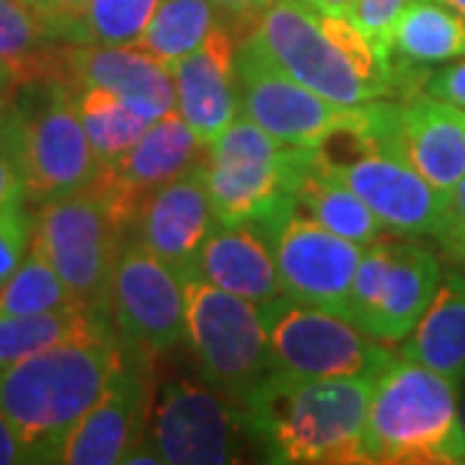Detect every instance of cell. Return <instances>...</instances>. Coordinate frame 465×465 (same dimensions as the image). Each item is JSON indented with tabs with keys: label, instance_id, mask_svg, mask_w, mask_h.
I'll use <instances>...</instances> for the list:
<instances>
[{
	"label": "cell",
	"instance_id": "obj_1",
	"mask_svg": "<svg viewBox=\"0 0 465 465\" xmlns=\"http://www.w3.org/2000/svg\"><path fill=\"white\" fill-rule=\"evenodd\" d=\"M372 381L269 372L238 401L251 442L269 463L367 465Z\"/></svg>",
	"mask_w": 465,
	"mask_h": 465
},
{
	"label": "cell",
	"instance_id": "obj_2",
	"mask_svg": "<svg viewBox=\"0 0 465 465\" xmlns=\"http://www.w3.org/2000/svg\"><path fill=\"white\" fill-rule=\"evenodd\" d=\"M122 360L124 341L109 329L0 370V411L21 437L29 463H57L67 432L96 403Z\"/></svg>",
	"mask_w": 465,
	"mask_h": 465
},
{
	"label": "cell",
	"instance_id": "obj_3",
	"mask_svg": "<svg viewBox=\"0 0 465 465\" xmlns=\"http://www.w3.org/2000/svg\"><path fill=\"white\" fill-rule=\"evenodd\" d=\"M251 32L290 78L333 104L357 106L406 96L365 34L347 16L326 14L311 0H277Z\"/></svg>",
	"mask_w": 465,
	"mask_h": 465
},
{
	"label": "cell",
	"instance_id": "obj_4",
	"mask_svg": "<svg viewBox=\"0 0 465 465\" xmlns=\"http://www.w3.org/2000/svg\"><path fill=\"white\" fill-rule=\"evenodd\" d=\"M321 158L362 197L396 238H434L448 192H440L401 153L396 99L367 101L354 119L321 143Z\"/></svg>",
	"mask_w": 465,
	"mask_h": 465
},
{
	"label": "cell",
	"instance_id": "obj_5",
	"mask_svg": "<svg viewBox=\"0 0 465 465\" xmlns=\"http://www.w3.org/2000/svg\"><path fill=\"white\" fill-rule=\"evenodd\" d=\"M365 455L372 465H465L460 382L396 354L372 381Z\"/></svg>",
	"mask_w": 465,
	"mask_h": 465
},
{
	"label": "cell",
	"instance_id": "obj_6",
	"mask_svg": "<svg viewBox=\"0 0 465 465\" xmlns=\"http://www.w3.org/2000/svg\"><path fill=\"white\" fill-rule=\"evenodd\" d=\"M311 150L284 145L238 112L204 158L217 223L269 225L295 210V182Z\"/></svg>",
	"mask_w": 465,
	"mask_h": 465
},
{
	"label": "cell",
	"instance_id": "obj_7",
	"mask_svg": "<svg viewBox=\"0 0 465 465\" xmlns=\"http://www.w3.org/2000/svg\"><path fill=\"white\" fill-rule=\"evenodd\" d=\"M32 215V249L50 262L81 305L104 313L130 228L94 183L63 200L36 204Z\"/></svg>",
	"mask_w": 465,
	"mask_h": 465
},
{
	"label": "cell",
	"instance_id": "obj_8",
	"mask_svg": "<svg viewBox=\"0 0 465 465\" xmlns=\"http://www.w3.org/2000/svg\"><path fill=\"white\" fill-rule=\"evenodd\" d=\"M272 370L292 378L375 381L396 354L349 318L280 295L259 305Z\"/></svg>",
	"mask_w": 465,
	"mask_h": 465
},
{
	"label": "cell",
	"instance_id": "obj_9",
	"mask_svg": "<svg viewBox=\"0 0 465 465\" xmlns=\"http://www.w3.org/2000/svg\"><path fill=\"white\" fill-rule=\"evenodd\" d=\"M186 344L210 385L235 403L272 372L259 305L220 290L197 274H183Z\"/></svg>",
	"mask_w": 465,
	"mask_h": 465
},
{
	"label": "cell",
	"instance_id": "obj_10",
	"mask_svg": "<svg viewBox=\"0 0 465 465\" xmlns=\"http://www.w3.org/2000/svg\"><path fill=\"white\" fill-rule=\"evenodd\" d=\"M442 272L440 256L416 238H381L362 251L347 318L375 341L399 344L430 308Z\"/></svg>",
	"mask_w": 465,
	"mask_h": 465
},
{
	"label": "cell",
	"instance_id": "obj_11",
	"mask_svg": "<svg viewBox=\"0 0 465 465\" xmlns=\"http://www.w3.org/2000/svg\"><path fill=\"white\" fill-rule=\"evenodd\" d=\"M47 101L39 109L14 114V143L26 183V200L45 204L84 192L99 176V161L85 134L70 88L47 84Z\"/></svg>",
	"mask_w": 465,
	"mask_h": 465
},
{
	"label": "cell",
	"instance_id": "obj_12",
	"mask_svg": "<svg viewBox=\"0 0 465 465\" xmlns=\"http://www.w3.org/2000/svg\"><path fill=\"white\" fill-rule=\"evenodd\" d=\"M238 112L274 140L292 148H321V143L349 124L357 106H341L318 96L277 65L249 32L235 50Z\"/></svg>",
	"mask_w": 465,
	"mask_h": 465
},
{
	"label": "cell",
	"instance_id": "obj_13",
	"mask_svg": "<svg viewBox=\"0 0 465 465\" xmlns=\"http://www.w3.org/2000/svg\"><path fill=\"white\" fill-rule=\"evenodd\" d=\"M150 437L163 463L223 465L243 460L246 416L207 381L179 378L153 401Z\"/></svg>",
	"mask_w": 465,
	"mask_h": 465
},
{
	"label": "cell",
	"instance_id": "obj_14",
	"mask_svg": "<svg viewBox=\"0 0 465 465\" xmlns=\"http://www.w3.org/2000/svg\"><path fill=\"white\" fill-rule=\"evenodd\" d=\"M104 313L134 349L163 354L186 341L183 277L140 241L127 238L114 266Z\"/></svg>",
	"mask_w": 465,
	"mask_h": 465
},
{
	"label": "cell",
	"instance_id": "obj_15",
	"mask_svg": "<svg viewBox=\"0 0 465 465\" xmlns=\"http://www.w3.org/2000/svg\"><path fill=\"white\" fill-rule=\"evenodd\" d=\"M256 228L264 232L272 246L282 295L321 311L349 316L351 282L365 246L336 235L298 210H290L280 220Z\"/></svg>",
	"mask_w": 465,
	"mask_h": 465
},
{
	"label": "cell",
	"instance_id": "obj_16",
	"mask_svg": "<svg viewBox=\"0 0 465 465\" xmlns=\"http://www.w3.org/2000/svg\"><path fill=\"white\" fill-rule=\"evenodd\" d=\"M153 357L124 344V360L104 393L67 432L57 463L114 465L150 432L153 411Z\"/></svg>",
	"mask_w": 465,
	"mask_h": 465
},
{
	"label": "cell",
	"instance_id": "obj_17",
	"mask_svg": "<svg viewBox=\"0 0 465 465\" xmlns=\"http://www.w3.org/2000/svg\"><path fill=\"white\" fill-rule=\"evenodd\" d=\"M207 158L202 143L183 116L173 109L155 119L143 137L114 166L101 168L94 186L106 197L119 220L133 231L143 204L168 182L197 168Z\"/></svg>",
	"mask_w": 465,
	"mask_h": 465
},
{
	"label": "cell",
	"instance_id": "obj_18",
	"mask_svg": "<svg viewBox=\"0 0 465 465\" xmlns=\"http://www.w3.org/2000/svg\"><path fill=\"white\" fill-rule=\"evenodd\" d=\"M57 84L67 85L70 91L85 85L109 88L148 122L176 109L171 70L134 45H63V70Z\"/></svg>",
	"mask_w": 465,
	"mask_h": 465
},
{
	"label": "cell",
	"instance_id": "obj_19",
	"mask_svg": "<svg viewBox=\"0 0 465 465\" xmlns=\"http://www.w3.org/2000/svg\"><path fill=\"white\" fill-rule=\"evenodd\" d=\"M238 32L223 21L204 45L168 67L176 88V112L204 145H213L238 114L235 84Z\"/></svg>",
	"mask_w": 465,
	"mask_h": 465
},
{
	"label": "cell",
	"instance_id": "obj_20",
	"mask_svg": "<svg viewBox=\"0 0 465 465\" xmlns=\"http://www.w3.org/2000/svg\"><path fill=\"white\" fill-rule=\"evenodd\" d=\"M215 225L217 217L202 163L161 186L143 204L134 217L133 238L183 277Z\"/></svg>",
	"mask_w": 465,
	"mask_h": 465
},
{
	"label": "cell",
	"instance_id": "obj_21",
	"mask_svg": "<svg viewBox=\"0 0 465 465\" xmlns=\"http://www.w3.org/2000/svg\"><path fill=\"white\" fill-rule=\"evenodd\" d=\"M396 140L406 161L450 192L465 179V109L432 99L421 88L396 99Z\"/></svg>",
	"mask_w": 465,
	"mask_h": 465
},
{
	"label": "cell",
	"instance_id": "obj_22",
	"mask_svg": "<svg viewBox=\"0 0 465 465\" xmlns=\"http://www.w3.org/2000/svg\"><path fill=\"white\" fill-rule=\"evenodd\" d=\"M186 274H197L220 290H228L256 305L282 295L272 246L264 232L251 223H217Z\"/></svg>",
	"mask_w": 465,
	"mask_h": 465
},
{
	"label": "cell",
	"instance_id": "obj_23",
	"mask_svg": "<svg viewBox=\"0 0 465 465\" xmlns=\"http://www.w3.org/2000/svg\"><path fill=\"white\" fill-rule=\"evenodd\" d=\"M465 57V16L437 0H409L391 32V60L403 85L414 88L416 67H434Z\"/></svg>",
	"mask_w": 465,
	"mask_h": 465
},
{
	"label": "cell",
	"instance_id": "obj_24",
	"mask_svg": "<svg viewBox=\"0 0 465 465\" xmlns=\"http://www.w3.org/2000/svg\"><path fill=\"white\" fill-rule=\"evenodd\" d=\"M399 357L430 367L450 381H465V272H442L430 308L414 331L399 341Z\"/></svg>",
	"mask_w": 465,
	"mask_h": 465
},
{
	"label": "cell",
	"instance_id": "obj_25",
	"mask_svg": "<svg viewBox=\"0 0 465 465\" xmlns=\"http://www.w3.org/2000/svg\"><path fill=\"white\" fill-rule=\"evenodd\" d=\"M295 210L360 246H370L388 235L375 213L321 158L318 148L311 150V155L300 168L295 182Z\"/></svg>",
	"mask_w": 465,
	"mask_h": 465
},
{
	"label": "cell",
	"instance_id": "obj_26",
	"mask_svg": "<svg viewBox=\"0 0 465 465\" xmlns=\"http://www.w3.org/2000/svg\"><path fill=\"white\" fill-rule=\"evenodd\" d=\"M63 45L52 39L42 14L18 0H0V75L21 85L60 81Z\"/></svg>",
	"mask_w": 465,
	"mask_h": 465
},
{
	"label": "cell",
	"instance_id": "obj_27",
	"mask_svg": "<svg viewBox=\"0 0 465 465\" xmlns=\"http://www.w3.org/2000/svg\"><path fill=\"white\" fill-rule=\"evenodd\" d=\"M109 329L112 326L101 318V311H91L84 305L29 316H0V370L26 360L36 351L73 339H88Z\"/></svg>",
	"mask_w": 465,
	"mask_h": 465
},
{
	"label": "cell",
	"instance_id": "obj_28",
	"mask_svg": "<svg viewBox=\"0 0 465 465\" xmlns=\"http://www.w3.org/2000/svg\"><path fill=\"white\" fill-rule=\"evenodd\" d=\"M223 21H231L213 0H161L134 47L171 67L204 45ZM235 29V26H232Z\"/></svg>",
	"mask_w": 465,
	"mask_h": 465
},
{
	"label": "cell",
	"instance_id": "obj_29",
	"mask_svg": "<svg viewBox=\"0 0 465 465\" xmlns=\"http://www.w3.org/2000/svg\"><path fill=\"white\" fill-rule=\"evenodd\" d=\"M70 94L75 99L91 148L96 153L99 171L114 166L122 155H127L153 124L109 88L85 85V88H73Z\"/></svg>",
	"mask_w": 465,
	"mask_h": 465
},
{
	"label": "cell",
	"instance_id": "obj_30",
	"mask_svg": "<svg viewBox=\"0 0 465 465\" xmlns=\"http://www.w3.org/2000/svg\"><path fill=\"white\" fill-rule=\"evenodd\" d=\"M73 305L81 302L36 249H29L16 272L0 284V316H29Z\"/></svg>",
	"mask_w": 465,
	"mask_h": 465
},
{
	"label": "cell",
	"instance_id": "obj_31",
	"mask_svg": "<svg viewBox=\"0 0 465 465\" xmlns=\"http://www.w3.org/2000/svg\"><path fill=\"white\" fill-rule=\"evenodd\" d=\"M161 0H91L81 45L133 47L148 29Z\"/></svg>",
	"mask_w": 465,
	"mask_h": 465
},
{
	"label": "cell",
	"instance_id": "obj_32",
	"mask_svg": "<svg viewBox=\"0 0 465 465\" xmlns=\"http://www.w3.org/2000/svg\"><path fill=\"white\" fill-rule=\"evenodd\" d=\"M409 0H354L351 11L347 14V18L365 34V39L372 45L375 54L381 57V63L385 67H393V60H391V32H393V24L396 18L401 16L403 5ZM396 78L401 81V75L396 73ZM403 85V81H401ZM403 91L409 94V88L403 85Z\"/></svg>",
	"mask_w": 465,
	"mask_h": 465
},
{
	"label": "cell",
	"instance_id": "obj_33",
	"mask_svg": "<svg viewBox=\"0 0 465 465\" xmlns=\"http://www.w3.org/2000/svg\"><path fill=\"white\" fill-rule=\"evenodd\" d=\"M34 215L26 204L0 213V284L5 282L32 249Z\"/></svg>",
	"mask_w": 465,
	"mask_h": 465
},
{
	"label": "cell",
	"instance_id": "obj_34",
	"mask_svg": "<svg viewBox=\"0 0 465 465\" xmlns=\"http://www.w3.org/2000/svg\"><path fill=\"white\" fill-rule=\"evenodd\" d=\"M434 241L450 264L465 272V179L448 192L445 217Z\"/></svg>",
	"mask_w": 465,
	"mask_h": 465
},
{
	"label": "cell",
	"instance_id": "obj_35",
	"mask_svg": "<svg viewBox=\"0 0 465 465\" xmlns=\"http://www.w3.org/2000/svg\"><path fill=\"white\" fill-rule=\"evenodd\" d=\"M88 3L91 0H36V11L47 21V29L54 42L81 45Z\"/></svg>",
	"mask_w": 465,
	"mask_h": 465
},
{
	"label": "cell",
	"instance_id": "obj_36",
	"mask_svg": "<svg viewBox=\"0 0 465 465\" xmlns=\"http://www.w3.org/2000/svg\"><path fill=\"white\" fill-rule=\"evenodd\" d=\"M18 106V104H16ZM16 114V112H14ZM26 183L18 166L16 143H14V116L0 137V213L18 204H26Z\"/></svg>",
	"mask_w": 465,
	"mask_h": 465
},
{
	"label": "cell",
	"instance_id": "obj_37",
	"mask_svg": "<svg viewBox=\"0 0 465 465\" xmlns=\"http://www.w3.org/2000/svg\"><path fill=\"white\" fill-rule=\"evenodd\" d=\"M421 91L430 94L432 99L448 101L452 106L465 109V57L427 73L421 81Z\"/></svg>",
	"mask_w": 465,
	"mask_h": 465
},
{
	"label": "cell",
	"instance_id": "obj_38",
	"mask_svg": "<svg viewBox=\"0 0 465 465\" xmlns=\"http://www.w3.org/2000/svg\"><path fill=\"white\" fill-rule=\"evenodd\" d=\"M14 463H29V455H26V448L14 430V424L0 411V465Z\"/></svg>",
	"mask_w": 465,
	"mask_h": 465
},
{
	"label": "cell",
	"instance_id": "obj_39",
	"mask_svg": "<svg viewBox=\"0 0 465 465\" xmlns=\"http://www.w3.org/2000/svg\"><path fill=\"white\" fill-rule=\"evenodd\" d=\"M213 3H215L225 16L231 18L235 32H243V36H246V24H249V21L256 24V18H253V14H251L249 8V0H213Z\"/></svg>",
	"mask_w": 465,
	"mask_h": 465
},
{
	"label": "cell",
	"instance_id": "obj_40",
	"mask_svg": "<svg viewBox=\"0 0 465 465\" xmlns=\"http://www.w3.org/2000/svg\"><path fill=\"white\" fill-rule=\"evenodd\" d=\"M16 94L18 85L11 78L0 75V137L5 133V127H8L14 112H16Z\"/></svg>",
	"mask_w": 465,
	"mask_h": 465
},
{
	"label": "cell",
	"instance_id": "obj_41",
	"mask_svg": "<svg viewBox=\"0 0 465 465\" xmlns=\"http://www.w3.org/2000/svg\"><path fill=\"white\" fill-rule=\"evenodd\" d=\"M311 3L326 14H339V16H347L354 5V0H311Z\"/></svg>",
	"mask_w": 465,
	"mask_h": 465
},
{
	"label": "cell",
	"instance_id": "obj_42",
	"mask_svg": "<svg viewBox=\"0 0 465 465\" xmlns=\"http://www.w3.org/2000/svg\"><path fill=\"white\" fill-rule=\"evenodd\" d=\"M277 0H249V8H251V14H253V18H259L262 14H264L266 8L269 5H274Z\"/></svg>",
	"mask_w": 465,
	"mask_h": 465
},
{
	"label": "cell",
	"instance_id": "obj_43",
	"mask_svg": "<svg viewBox=\"0 0 465 465\" xmlns=\"http://www.w3.org/2000/svg\"><path fill=\"white\" fill-rule=\"evenodd\" d=\"M437 3H442V5H448L452 11H458L460 16H465V0H437Z\"/></svg>",
	"mask_w": 465,
	"mask_h": 465
},
{
	"label": "cell",
	"instance_id": "obj_44",
	"mask_svg": "<svg viewBox=\"0 0 465 465\" xmlns=\"http://www.w3.org/2000/svg\"><path fill=\"white\" fill-rule=\"evenodd\" d=\"M460 416H463V424H465V388L463 385H460Z\"/></svg>",
	"mask_w": 465,
	"mask_h": 465
},
{
	"label": "cell",
	"instance_id": "obj_45",
	"mask_svg": "<svg viewBox=\"0 0 465 465\" xmlns=\"http://www.w3.org/2000/svg\"><path fill=\"white\" fill-rule=\"evenodd\" d=\"M18 3H26V5H34V8H36V0H18Z\"/></svg>",
	"mask_w": 465,
	"mask_h": 465
}]
</instances>
